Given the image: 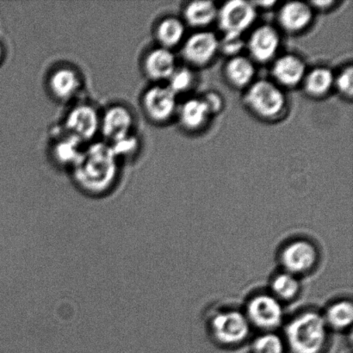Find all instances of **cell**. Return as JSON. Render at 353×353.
Listing matches in <instances>:
<instances>
[{"label":"cell","mask_w":353,"mask_h":353,"mask_svg":"<svg viewBox=\"0 0 353 353\" xmlns=\"http://www.w3.org/2000/svg\"><path fill=\"white\" fill-rule=\"evenodd\" d=\"M71 170L72 180L82 192L102 196L116 185L120 172L119 160L105 141L92 143L84 148Z\"/></svg>","instance_id":"cell-1"},{"label":"cell","mask_w":353,"mask_h":353,"mask_svg":"<svg viewBox=\"0 0 353 353\" xmlns=\"http://www.w3.org/2000/svg\"><path fill=\"white\" fill-rule=\"evenodd\" d=\"M244 103L249 112L265 122H274L285 117L288 100L285 92L268 79L254 81L245 89Z\"/></svg>","instance_id":"cell-2"},{"label":"cell","mask_w":353,"mask_h":353,"mask_svg":"<svg viewBox=\"0 0 353 353\" xmlns=\"http://www.w3.org/2000/svg\"><path fill=\"white\" fill-rule=\"evenodd\" d=\"M286 336L294 353H319L326 342V321L316 312L304 313L290 321Z\"/></svg>","instance_id":"cell-3"},{"label":"cell","mask_w":353,"mask_h":353,"mask_svg":"<svg viewBox=\"0 0 353 353\" xmlns=\"http://www.w3.org/2000/svg\"><path fill=\"white\" fill-rule=\"evenodd\" d=\"M257 8L252 2L231 0L218 8L216 22L223 37H242L254 26Z\"/></svg>","instance_id":"cell-4"},{"label":"cell","mask_w":353,"mask_h":353,"mask_svg":"<svg viewBox=\"0 0 353 353\" xmlns=\"http://www.w3.org/2000/svg\"><path fill=\"white\" fill-rule=\"evenodd\" d=\"M100 117L101 113L92 103H75L65 115L63 132L81 143H88L99 134Z\"/></svg>","instance_id":"cell-5"},{"label":"cell","mask_w":353,"mask_h":353,"mask_svg":"<svg viewBox=\"0 0 353 353\" xmlns=\"http://www.w3.org/2000/svg\"><path fill=\"white\" fill-rule=\"evenodd\" d=\"M167 85L154 84L143 92L141 99V109L152 123L162 125L174 119L178 110V101Z\"/></svg>","instance_id":"cell-6"},{"label":"cell","mask_w":353,"mask_h":353,"mask_svg":"<svg viewBox=\"0 0 353 353\" xmlns=\"http://www.w3.org/2000/svg\"><path fill=\"white\" fill-rule=\"evenodd\" d=\"M220 52V40L212 31L201 30L183 41L181 55L194 68H205Z\"/></svg>","instance_id":"cell-7"},{"label":"cell","mask_w":353,"mask_h":353,"mask_svg":"<svg viewBox=\"0 0 353 353\" xmlns=\"http://www.w3.org/2000/svg\"><path fill=\"white\" fill-rule=\"evenodd\" d=\"M134 117L129 107L121 103L110 105L100 117L99 134L106 143L115 141L133 134Z\"/></svg>","instance_id":"cell-8"},{"label":"cell","mask_w":353,"mask_h":353,"mask_svg":"<svg viewBox=\"0 0 353 353\" xmlns=\"http://www.w3.org/2000/svg\"><path fill=\"white\" fill-rule=\"evenodd\" d=\"M281 45V36L274 26L262 24L252 31L245 48L251 60L265 64L275 60Z\"/></svg>","instance_id":"cell-9"},{"label":"cell","mask_w":353,"mask_h":353,"mask_svg":"<svg viewBox=\"0 0 353 353\" xmlns=\"http://www.w3.org/2000/svg\"><path fill=\"white\" fill-rule=\"evenodd\" d=\"M47 86L51 97L58 102L69 103L78 97L83 88V78L77 69L62 65L48 76Z\"/></svg>","instance_id":"cell-10"},{"label":"cell","mask_w":353,"mask_h":353,"mask_svg":"<svg viewBox=\"0 0 353 353\" xmlns=\"http://www.w3.org/2000/svg\"><path fill=\"white\" fill-rule=\"evenodd\" d=\"M212 330L218 341L236 345L247 339L250 331L248 318L237 311L217 314L212 321Z\"/></svg>","instance_id":"cell-11"},{"label":"cell","mask_w":353,"mask_h":353,"mask_svg":"<svg viewBox=\"0 0 353 353\" xmlns=\"http://www.w3.org/2000/svg\"><path fill=\"white\" fill-rule=\"evenodd\" d=\"M305 62L299 55L285 54L272 61L273 82L283 88H295L302 85L307 72Z\"/></svg>","instance_id":"cell-12"},{"label":"cell","mask_w":353,"mask_h":353,"mask_svg":"<svg viewBox=\"0 0 353 353\" xmlns=\"http://www.w3.org/2000/svg\"><path fill=\"white\" fill-rule=\"evenodd\" d=\"M141 68L148 79L154 84H161L174 74L176 68V57L172 50L158 46L144 55Z\"/></svg>","instance_id":"cell-13"},{"label":"cell","mask_w":353,"mask_h":353,"mask_svg":"<svg viewBox=\"0 0 353 353\" xmlns=\"http://www.w3.org/2000/svg\"><path fill=\"white\" fill-rule=\"evenodd\" d=\"M314 19V10L310 3L290 1L283 3L278 12V23L281 30L290 34L305 31Z\"/></svg>","instance_id":"cell-14"},{"label":"cell","mask_w":353,"mask_h":353,"mask_svg":"<svg viewBox=\"0 0 353 353\" xmlns=\"http://www.w3.org/2000/svg\"><path fill=\"white\" fill-rule=\"evenodd\" d=\"M248 313L252 323L265 330L279 326L283 319V310L279 301L268 295L252 299L248 304Z\"/></svg>","instance_id":"cell-15"},{"label":"cell","mask_w":353,"mask_h":353,"mask_svg":"<svg viewBox=\"0 0 353 353\" xmlns=\"http://www.w3.org/2000/svg\"><path fill=\"white\" fill-rule=\"evenodd\" d=\"M316 248L310 242L297 241L286 247L282 254L283 266L290 274L310 271L317 261Z\"/></svg>","instance_id":"cell-16"},{"label":"cell","mask_w":353,"mask_h":353,"mask_svg":"<svg viewBox=\"0 0 353 353\" xmlns=\"http://www.w3.org/2000/svg\"><path fill=\"white\" fill-rule=\"evenodd\" d=\"M176 115L182 129L192 133L203 130L211 117L202 98L187 99L178 107Z\"/></svg>","instance_id":"cell-17"},{"label":"cell","mask_w":353,"mask_h":353,"mask_svg":"<svg viewBox=\"0 0 353 353\" xmlns=\"http://www.w3.org/2000/svg\"><path fill=\"white\" fill-rule=\"evenodd\" d=\"M224 78L228 84L238 90L247 89L254 81V62L244 55L228 59L223 68Z\"/></svg>","instance_id":"cell-18"},{"label":"cell","mask_w":353,"mask_h":353,"mask_svg":"<svg viewBox=\"0 0 353 353\" xmlns=\"http://www.w3.org/2000/svg\"><path fill=\"white\" fill-rule=\"evenodd\" d=\"M185 23L179 17L169 16L159 21L154 29L158 46L172 50L183 43Z\"/></svg>","instance_id":"cell-19"},{"label":"cell","mask_w":353,"mask_h":353,"mask_svg":"<svg viewBox=\"0 0 353 353\" xmlns=\"http://www.w3.org/2000/svg\"><path fill=\"white\" fill-rule=\"evenodd\" d=\"M335 74L330 68L316 67L307 71L302 83L304 92L310 98L321 99L330 94L334 86Z\"/></svg>","instance_id":"cell-20"},{"label":"cell","mask_w":353,"mask_h":353,"mask_svg":"<svg viewBox=\"0 0 353 353\" xmlns=\"http://www.w3.org/2000/svg\"><path fill=\"white\" fill-rule=\"evenodd\" d=\"M218 8L212 1H192L183 10V23L195 29H205L216 21Z\"/></svg>","instance_id":"cell-21"},{"label":"cell","mask_w":353,"mask_h":353,"mask_svg":"<svg viewBox=\"0 0 353 353\" xmlns=\"http://www.w3.org/2000/svg\"><path fill=\"white\" fill-rule=\"evenodd\" d=\"M63 137H57L52 146V157L62 167H74L84 148L81 141L63 132Z\"/></svg>","instance_id":"cell-22"},{"label":"cell","mask_w":353,"mask_h":353,"mask_svg":"<svg viewBox=\"0 0 353 353\" xmlns=\"http://www.w3.org/2000/svg\"><path fill=\"white\" fill-rule=\"evenodd\" d=\"M352 320L353 306L352 303L347 301L334 304L327 311V323L336 330H344L350 326Z\"/></svg>","instance_id":"cell-23"},{"label":"cell","mask_w":353,"mask_h":353,"mask_svg":"<svg viewBox=\"0 0 353 353\" xmlns=\"http://www.w3.org/2000/svg\"><path fill=\"white\" fill-rule=\"evenodd\" d=\"M167 86L176 96L188 92L195 84V74L192 69L183 67L175 69L174 74L168 79Z\"/></svg>","instance_id":"cell-24"},{"label":"cell","mask_w":353,"mask_h":353,"mask_svg":"<svg viewBox=\"0 0 353 353\" xmlns=\"http://www.w3.org/2000/svg\"><path fill=\"white\" fill-rule=\"evenodd\" d=\"M273 292L279 299L290 300L294 299L299 292V282L290 273H283L272 283Z\"/></svg>","instance_id":"cell-25"},{"label":"cell","mask_w":353,"mask_h":353,"mask_svg":"<svg viewBox=\"0 0 353 353\" xmlns=\"http://www.w3.org/2000/svg\"><path fill=\"white\" fill-rule=\"evenodd\" d=\"M341 96L347 99H352L353 96V68L345 65L334 77V86Z\"/></svg>","instance_id":"cell-26"},{"label":"cell","mask_w":353,"mask_h":353,"mask_svg":"<svg viewBox=\"0 0 353 353\" xmlns=\"http://www.w3.org/2000/svg\"><path fill=\"white\" fill-rule=\"evenodd\" d=\"M110 146L120 161L121 159L131 157L137 153L138 148H139V141L132 134L123 138V139L115 141V143H110Z\"/></svg>","instance_id":"cell-27"},{"label":"cell","mask_w":353,"mask_h":353,"mask_svg":"<svg viewBox=\"0 0 353 353\" xmlns=\"http://www.w3.org/2000/svg\"><path fill=\"white\" fill-rule=\"evenodd\" d=\"M254 349L255 353H283V344L278 335L268 334L256 340Z\"/></svg>","instance_id":"cell-28"},{"label":"cell","mask_w":353,"mask_h":353,"mask_svg":"<svg viewBox=\"0 0 353 353\" xmlns=\"http://www.w3.org/2000/svg\"><path fill=\"white\" fill-rule=\"evenodd\" d=\"M245 48V43L242 37H223L220 40V51L228 57L240 55Z\"/></svg>","instance_id":"cell-29"},{"label":"cell","mask_w":353,"mask_h":353,"mask_svg":"<svg viewBox=\"0 0 353 353\" xmlns=\"http://www.w3.org/2000/svg\"><path fill=\"white\" fill-rule=\"evenodd\" d=\"M205 103L211 116L216 115L223 109L224 102L223 97L216 92H207L203 97H201Z\"/></svg>","instance_id":"cell-30"},{"label":"cell","mask_w":353,"mask_h":353,"mask_svg":"<svg viewBox=\"0 0 353 353\" xmlns=\"http://www.w3.org/2000/svg\"><path fill=\"white\" fill-rule=\"evenodd\" d=\"M335 3H336V2L334 1H316L310 3V5L312 7L313 10L319 9L321 10H327L332 8V6H334Z\"/></svg>","instance_id":"cell-31"},{"label":"cell","mask_w":353,"mask_h":353,"mask_svg":"<svg viewBox=\"0 0 353 353\" xmlns=\"http://www.w3.org/2000/svg\"><path fill=\"white\" fill-rule=\"evenodd\" d=\"M252 3H254L256 8H257V7H259V8H262V9H271V8H272L273 6H274V5H276V1H261V2H257V3L252 2Z\"/></svg>","instance_id":"cell-32"},{"label":"cell","mask_w":353,"mask_h":353,"mask_svg":"<svg viewBox=\"0 0 353 353\" xmlns=\"http://www.w3.org/2000/svg\"><path fill=\"white\" fill-rule=\"evenodd\" d=\"M6 50L5 48H3V44L0 43V64L2 63L3 58H5Z\"/></svg>","instance_id":"cell-33"}]
</instances>
